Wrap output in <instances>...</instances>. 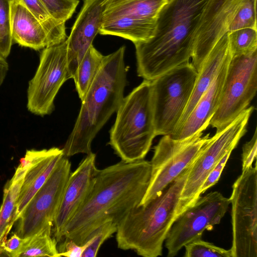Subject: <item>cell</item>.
Listing matches in <instances>:
<instances>
[{
    "instance_id": "11",
    "label": "cell",
    "mask_w": 257,
    "mask_h": 257,
    "mask_svg": "<svg viewBox=\"0 0 257 257\" xmlns=\"http://www.w3.org/2000/svg\"><path fill=\"white\" fill-rule=\"evenodd\" d=\"M254 106L248 107L224 129L216 132L204 145L200 154L193 163L181 192L182 202L187 207L200 196V189L207 177L223 156L233 150L247 131Z\"/></svg>"
},
{
    "instance_id": "23",
    "label": "cell",
    "mask_w": 257,
    "mask_h": 257,
    "mask_svg": "<svg viewBox=\"0 0 257 257\" xmlns=\"http://www.w3.org/2000/svg\"><path fill=\"white\" fill-rule=\"evenodd\" d=\"M155 27L126 16H120L103 22L99 34L113 35L131 41L134 44L152 37Z\"/></svg>"
},
{
    "instance_id": "33",
    "label": "cell",
    "mask_w": 257,
    "mask_h": 257,
    "mask_svg": "<svg viewBox=\"0 0 257 257\" xmlns=\"http://www.w3.org/2000/svg\"><path fill=\"white\" fill-rule=\"evenodd\" d=\"M93 241L92 237L89 238L82 245H79L71 239L64 238L60 242L57 249L58 257H82L85 250L90 245Z\"/></svg>"
},
{
    "instance_id": "32",
    "label": "cell",
    "mask_w": 257,
    "mask_h": 257,
    "mask_svg": "<svg viewBox=\"0 0 257 257\" xmlns=\"http://www.w3.org/2000/svg\"><path fill=\"white\" fill-rule=\"evenodd\" d=\"M117 230V224L106 222L97 227L88 237H92V243L84 251L82 257H95L103 242L110 237ZM87 239V240H88Z\"/></svg>"
},
{
    "instance_id": "25",
    "label": "cell",
    "mask_w": 257,
    "mask_h": 257,
    "mask_svg": "<svg viewBox=\"0 0 257 257\" xmlns=\"http://www.w3.org/2000/svg\"><path fill=\"white\" fill-rule=\"evenodd\" d=\"M38 20L44 28L50 46L60 44L67 39L65 23L52 18L41 0H18Z\"/></svg>"
},
{
    "instance_id": "31",
    "label": "cell",
    "mask_w": 257,
    "mask_h": 257,
    "mask_svg": "<svg viewBox=\"0 0 257 257\" xmlns=\"http://www.w3.org/2000/svg\"><path fill=\"white\" fill-rule=\"evenodd\" d=\"M51 17L65 23L71 18L79 0H41Z\"/></svg>"
},
{
    "instance_id": "15",
    "label": "cell",
    "mask_w": 257,
    "mask_h": 257,
    "mask_svg": "<svg viewBox=\"0 0 257 257\" xmlns=\"http://www.w3.org/2000/svg\"><path fill=\"white\" fill-rule=\"evenodd\" d=\"M95 161L96 155L91 152L68 177L52 227L53 237L58 243L63 238L67 224L90 193L98 171Z\"/></svg>"
},
{
    "instance_id": "3",
    "label": "cell",
    "mask_w": 257,
    "mask_h": 257,
    "mask_svg": "<svg viewBox=\"0 0 257 257\" xmlns=\"http://www.w3.org/2000/svg\"><path fill=\"white\" fill-rule=\"evenodd\" d=\"M192 164L160 195L133 208L117 223L116 240L119 248L133 250L144 257L162 255L163 245L171 226L188 208L182 202L181 195Z\"/></svg>"
},
{
    "instance_id": "4",
    "label": "cell",
    "mask_w": 257,
    "mask_h": 257,
    "mask_svg": "<svg viewBox=\"0 0 257 257\" xmlns=\"http://www.w3.org/2000/svg\"><path fill=\"white\" fill-rule=\"evenodd\" d=\"M125 47L104 56L84 99L73 129L62 149L66 157L91 152V143L123 98L127 84Z\"/></svg>"
},
{
    "instance_id": "2",
    "label": "cell",
    "mask_w": 257,
    "mask_h": 257,
    "mask_svg": "<svg viewBox=\"0 0 257 257\" xmlns=\"http://www.w3.org/2000/svg\"><path fill=\"white\" fill-rule=\"evenodd\" d=\"M208 0H168L158 15L154 34L135 44L137 74L152 81L189 62L196 28Z\"/></svg>"
},
{
    "instance_id": "24",
    "label": "cell",
    "mask_w": 257,
    "mask_h": 257,
    "mask_svg": "<svg viewBox=\"0 0 257 257\" xmlns=\"http://www.w3.org/2000/svg\"><path fill=\"white\" fill-rule=\"evenodd\" d=\"M104 56L91 45L80 61L73 79L81 101L96 77Z\"/></svg>"
},
{
    "instance_id": "28",
    "label": "cell",
    "mask_w": 257,
    "mask_h": 257,
    "mask_svg": "<svg viewBox=\"0 0 257 257\" xmlns=\"http://www.w3.org/2000/svg\"><path fill=\"white\" fill-rule=\"evenodd\" d=\"M256 1V0L242 1L228 26V33L244 28L257 30Z\"/></svg>"
},
{
    "instance_id": "5",
    "label": "cell",
    "mask_w": 257,
    "mask_h": 257,
    "mask_svg": "<svg viewBox=\"0 0 257 257\" xmlns=\"http://www.w3.org/2000/svg\"><path fill=\"white\" fill-rule=\"evenodd\" d=\"M156 136L151 82L144 80L123 97L108 144L121 161L132 163L144 159Z\"/></svg>"
},
{
    "instance_id": "6",
    "label": "cell",
    "mask_w": 257,
    "mask_h": 257,
    "mask_svg": "<svg viewBox=\"0 0 257 257\" xmlns=\"http://www.w3.org/2000/svg\"><path fill=\"white\" fill-rule=\"evenodd\" d=\"M197 75L189 62L151 81L156 136L170 135L175 131L190 99Z\"/></svg>"
},
{
    "instance_id": "29",
    "label": "cell",
    "mask_w": 257,
    "mask_h": 257,
    "mask_svg": "<svg viewBox=\"0 0 257 257\" xmlns=\"http://www.w3.org/2000/svg\"><path fill=\"white\" fill-rule=\"evenodd\" d=\"M184 247L185 257H232L230 249L217 246L201 238L191 241Z\"/></svg>"
},
{
    "instance_id": "30",
    "label": "cell",
    "mask_w": 257,
    "mask_h": 257,
    "mask_svg": "<svg viewBox=\"0 0 257 257\" xmlns=\"http://www.w3.org/2000/svg\"><path fill=\"white\" fill-rule=\"evenodd\" d=\"M11 0H0V55L6 58L10 54L13 40L11 31Z\"/></svg>"
},
{
    "instance_id": "13",
    "label": "cell",
    "mask_w": 257,
    "mask_h": 257,
    "mask_svg": "<svg viewBox=\"0 0 257 257\" xmlns=\"http://www.w3.org/2000/svg\"><path fill=\"white\" fill-rule=\"evenodd\" d=\"M66 40L43 50L39 65L28 88L27 108L31 112L44 116L53 111L55 96L69 79Z\"/></svg>"
},
{
    "instance_id": "14",
    "label": "cell",
    "mask_w": 257,
    "mask_h": 257,
    "mask_svg": "<svg viewBox=\"0 0 257 257\" xmlns=\"http://www.w3.org/2000/svg\"><path fill=\"white\" fill-rule=\"evenodd\" d=\"M243 0H208L194 38L192 62L197 72L228 26Z\"/></svg>"
},
{
    "instance_id": "10",
    "label": "cell",
    "mask_w": 257,
    "mask_h": 257,
    "mask_svg": "<svg viewBox=\"0 0 257 257\" xmlns=\"http://www.w3.org/2000/svg\"><path fill=\"white\" fill-rule=\"evenodd\" d=\"M71 167L68 157L63 155L16 220L15 233L20 237H29L42 231L52 233Z\"/></svg>"
},
{
    "instance_id": "22",
    "label": "cell",
    "mask_w": 257,
    "mask_h": 257,
    "mask_svg": "<svg viewBox=\"0 0 257 257\" xmlns=\"http://www.w3.org/2000/svg\"><path fill=\"white\" fill-rule=\"evenodd\" d=\"M28 169L20 164L13 177L7 182L4 187L3 200L0 208V256L5 255L3 246L13 225L12 220L17 201Z\"/></svg>"
},
{
    "instance_id": "9",
    "label": "cell",
    "mask_w": 257,
    "mask_h": 257,
    "mask_svg": "<svg viewBox=\"0 0 257 257\" xmlns=\"http://www.w3.org/2000/svg\"><path fill=\"white\" fill-rule=\"evenodd\" d=\"M232 257H257V169L242 171L232 185Z\"/></svg>"
},
{
    "instance_id": "7",
    "label": "cell",
    "mask_w": 257,
    "mask_h": 257,
    "mask_svg": "<svg viewBox=\"0 0 257 257\" xmlns=\"http://www.w3.org/2000/svg\"><path fill=\"white\" fill-rule=\"evenodd\" d=\"M197 133L182 140L163 136L154 147L150 162L151 176L146 192L140 205L160 195L164 189L192 164L209 140V134Z\"/></svg>"
},
{
    "instance_id": "20",
    "label": "cell",
    "mask_w": 257,
    "mask_h": 257,
    "mask_svg": "<svg viewBox=\"0 0 257 257\" xmlns=\"http://www.w3.org/2000/svg\"><path fill=\"white\" fill-rule=\"evenodd\" d=\"M229 54L228 32H227L217 42L203 63L200 69L198 71L191 96L175 131L178 128L186 119L199 99L218 74Z\"/></svg>"
},
{
    "instance_id": "17",
    "label": "cell",
    "mask_w": 257,
    "mask_h": 257,
    "mask_svg": "<svg viewBox=\"0 0 257 257\" xmlns=\"http://www.w3.org/2000/svg\"><path fill=\"white\" fill-rule=\"evenodd\" d=\"M63 155V150L56 147L27 151L24 157L31 165L25 174L17 201L12 220L13 224L31 199L45 183Z\"/></svg>"
},
{
    "instance_id": "36",
    "label": "cell",
    "mask_w": 257,
    "mask_h": 257,
    "mask_svg": "<svg viewBox=\"0 0 257 257\" xmlns=\"http://www.w3.org/2000/svg\"><path fill=\"white\" fill-rule=\"evenodd\" d=\"M25 241V238H21L15 232L3 244V248L5 255L10 257H19Z\"/></svg>"
},
{
    "instance_id": "27",
    "label": "cell",
    "mask_w": 257,
    "mask_h": 257,
    "mask_svg": "<svg viewBox=\"0 0 257 257\" xmlns=\"http://www.w3.org/2000/svg\"><path fill=\"white\" fill-rule=\"evenodd\" d=\"M231 57L248 54L257 49V30L244 28L228 33Z\"/></svg>"
},
{
    "instance_id": "16",
    "label": "cell",
    "mask_w": 257,
    "mask_h": 257,
    "mask_svg": "<svg viewBox=\"0 0 257 257\" xmlns=\"http://www.w3.org/2000/svg\"><path fill=\"white\" fill-rule=\"evenodd\" d=\"M107 0H84L81 9L66 39L69 79L73 78L84 54L103 23Z\"/></svg>"
},
{
    "instance_id": "12",
    "label": "cell",
    "mask_w": 257,
    "mask_h": 257,
    "mask_svg": "<svg viewBox=\"0 0 257 257\" xmlns=\"http://www.w3.org/2000/svg\"><path fill=\"white\" fill-rule=\"evenodd\" d=\"M229 204V199L218 191L200 196L171 226L165 240L168 256L176 255L186 244L201 238L205 230H212L220 222Z\"/></svg>"
},
{
    "instance_id": "26",
    "label": "cell",
    "mask_w": 257,
    "mask_h": 257,
    "mask_svg": "<svg viewBox=\"0 0 257 257\" xmlns=\"http://www.w3.org/2000/svg\"><path fill=\"white\" fill-rule=\"evenodd\" d=\"M57 243L56 238L52 237L51 232L42 231L29 237L25 238L19 257H58Z\"/></svg>"
},
{
    "instance_id": "34",
    "label": "cell",
    "mask_w": 257,
    "mask_h": 257,
    "mask_svg": "<svg viewBox=\"0 0 257 257\" xmlns=\"http://www.w3.org/2000/svg\"><path fill=\"white\" fill-rule=\"evenodd\" d=\"M232 151V150H229L210 172L200 189L199 192L200 196L218 181Z\"/></svg>"
},
{
    "instance_id": "35",
    "label": "cell",
    "mask_w": 257,
    "mask_h": 257,
    "mask_svg": "<svg viewBox=\"0 0 257 257\" xmlns=\"http://www.w3.org/2000/svg\"><path fill=\"white\" fill-rule=\"evenodd\" d=\"M257 137L256 129L250 141L244 144L242 147V171L252 167V163L256 158Z\"/></svg>"
},
{
    "instance_id": "19",
    "label": "cell",
    "mask_w": 257,
    "mask_h": 257,
    "mask_svg": "<svg viewBox=\"0 0 257 257\" xmlns=\"http://www.w3.org/2000/svg\"><path fill=\"white\" fill-rule=\"evenodd\" d=\"M10 14L13 42L35 50L50 46L48 35L43 26L18 0H11Z\"/></svg>"
},
{
    "instance_id": "8",
    "label": "cell",
    "mask_w": 257,
    "mask_h": 257,
    "mask_svg": "<svg viewBox=\"0 0 257 257\" xmlns=\"http://www.w3.org/2000/svg\"><path fill=\"white\" fill-rule=\"evenodd\" d=\"M257 90V49L231 57L218 106L209 125L218 132L246 109Z\"/></svg>"
},
{
    "instance_id": "21",
    "label": "cell",
    "mask_w": 257,
    "mask_h": 257,
    "mask_svg": "<svg viewBox=\"0 0 257 257\" xmlns=\"http://www.w3.org/2000/svg\"><path fill=\"white\" fill-rule=\"evenodd\" d=\"M168 0H107L103 22L120 16L137 19L156 27L162 8Z\"/></svg>"
},
{
    "instance_id": "18",
    "label": "cell",
    "mask_w": 257,
    "mask_h": 257,
    "mask_svg": "<svg viewBox=\"0 0 257 257\" xmlns=\"http://www.w3.org/2000/svg\"><path fill=\"white\" fill-rule=\"evenodd\" d=\"M231 57H227L218 74L202 94L183 124L171 135V138L182 140L197 133L203 132L208 126L219 103L227 66Z\"/></svg>"
},
{
    "instance_id": "1",
    "label": "cell",
    "mask_w": 257,
    "mask_h": 257,
    "mask_svg": "<svg viewBox=\"0 0 257 257\" xmlns=\"http://www.w3.org/2000/svg\"><path fill=\"white\" fill-rule=\"evenodd\" d=\"M150 162L144 159L132 163L122 161L98 169L84 203L67 224L64 238L79 245L103 223H117L139 206L147 190Z\"/></svg>"
},
{
    "instance_id": "37",
    "label": "cell",
    "mask_w": 257,
    "mask_h": 257,
    "mask_svg": "<svg viewBox=\"0 0 257 257\" xmlns=\"http://www.w3.org/2000/svg\"><path fill=\"white\" fill-rule=\"evenodd\" d=\"M9 70V65L6 58L0 55V86L3 83Z\"/></svg>"
}]
</instances>
